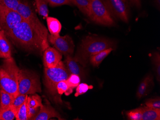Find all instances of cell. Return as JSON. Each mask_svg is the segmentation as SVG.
I'll return each mask as SVG.
<instances>
[{
    "instance_id": "6da1fadb",
    "label": "cell",
    "mask_w": 160,
    "mask_h": 120,
    "mask_svg": "<svg viewBox=\"0 0 160 120\" xmlns=\"http://www.w3.org/2000/svg\"><path fill=\"white\" fill-rule=\"evenodd\" d=\"M5 35L14 43L27 51L41 53L49 47L30 24L24 20Z\"/></svg>"
},
{
    "instance_id": "7a4b0ae2",
    "label": "cell",
    "mask_w": 160,
    "mask_h": 120,
    "mask_svg": "<svg viewBox=\"0 0 160 120\" xmlns=\"http://www.w3.org/2000/svg\"><path fill=\"white\" fill-rule=\"evenodd\" d=\"M115 46V42L110 39L97 36H86L82 41L74 56L85 67L92 55Z\"/></svg>"
},
{
    "instance_id": "3957f363",
    "label": "cell",
    "mask_w": 160,
    "mask_h": 120,
    "mask_svg": "<svg viewBox=\"0 0 160 120\" xmlns=\"http://www.w3.org/2000/svg\"><path fill=\"white\" fill-rule=\"evenodd\" d=\"M19 68L11 57L4 59L0 66V89L17 96L18 94V78Z\"/></svg>"
},
{
    "instance_id": "277c9868",
    "label": "cell",
    "mask_w": 160,
    "mask_h": 120,
    "mask_svg": "<svg viewBox=\"0 0 160 120\" xmlns=\"http://www.w3.org/2000/svg\"><path fill=\"white\" fill-rule=\"evenodd\" d=\"M88 17L93 22L103 26H114L113 16L106 0H89Z\"/></svg>"
},
{
    "instance_id": "5b68a950",
    "label": "cell",
    "mask_w": 160,
    "mask_h": 120,
    "mask_svg": "<svg viewBox=\"0 0 160 120\" xmlns=\"http://www.w3.org/2000/svg\"><path fill=\"white\" fill-rule=\"evenodd\" d=\"M18 13L24 20L26 21L37 32L45 44L49 46L48 31L46 27L41 23L31 5L24 0L19 3L17 10Z\"/></svg>"
},
{
    "instance_id": "8992f818",
    "label": "cell",
    "mask_w": 160,
    "mask_h": 120,
    "mask_svg": "<svg viewBox=\"0 0 160 120\" xmlns=\"http://www.w3.org/2000/svg\"><path fill=\"white\" fill-rule=\"evenodd\" d=\"M70 75L71 73L62 61L55 67L45 68V82L49 94L55 95L57 94L56 86L58 83L67 80Z\"/></svg>"
},
{
    "instance_id": "52a82bcc",
    "label": "cell",
    "mask_w": 160,
    "mask_h": 120,
    "mask_svg": "<svg viewBox=\"0 0 160 120\" xmlns=\"http://www.w3.org/2000/svg\"><path fill=\"white\" fill-rule=\"evenodd\" d=\"M41 92V85L38 76L28 70L20 69L18 78L19 94L29 95Z\"/></svg>"
},
{
    "instance_id": "ba28073f",
    "label": "cell",
    "mask_w": 160,
    "mask_h": 120,
    "mask_svg": "<svg viewBox=\"0 0 160 120\" xmlns=\"http://www.w3.org/2000/svg\"><path fill=\"white\" fill-rule=\"evenodd\" d=\"M24 20L16 10L0 5V29L5 34L14 28Z\"/></svg>"
},
{
    "instance_id": "9c48e42d",
    "label": "cell",
    "mask_w": 160,
    "mask_h": 120,
    "mask_svg": "<svg viewBox=\"0 0 160 120\" xmlns=\"http://www.w3.org/2000/svg\"><path fill=\"white\" fill-rule=\"evenodd\" d=\"M48 41L55 48L65 57L73 55L75 46L73 40L68 35L60 36V35L58 36L49 35L48 36Z\"/></svg>"
},
{
    "instance_id": "30bf717a",
    "label": "cell",
    "mask_w": 160,
    "mask_h": 120,
    "mask_svg": "<svg viewBox=\"0 0 160 120\" xmlns=\"http://www.w3.org/2000/svg\"><path fill=\"white\" fill-rule=\"evenodd\" d=\"M113 17L128 22L129 17V6L125 0H106Z\"/></svg>"
},
{
    "instance_id": "8fae6325",
    "label": "cell",
    "mask_w": 160,
    "mask_h": 120,
    "mask_svg": "<svg viewBox=\"0 0 160 120\" xmlns=\"http://www.w3.org/2000/svg\"><path fill=\"white\" fill-rule=\"evenodd\" d=\"M62 55L54 47H48L45 50L43 54V64L45 68L55 67L62 61Z\"/></svg>"
},
{
    "instance_id": "7c38bea8",
    "label": "cell",
    "mask_w": 160,
    "mask_h": 120,
    "mask_svg": "<svg viewBox=\"0 0 160 120\" xmlns=\"http://www.w3.org/2000/svg\"><path fill=\"white\" fill-rule=\"evenodd\" d=\"M65 63L71 74H75L80 77H84L85 74L84 68L85 67L81 63L75 56L72 55L66 56Z\"/></svg>"
},
{
    "instance_id": "4fadbf2b",
    "label": "cell",
    "mask_w": 160,
    "mask_h": 120,
    "mask_svg": "<svg viewBox=\"0 0 160 120\" xmlns=\"http://www.w3.org/2000/svg\"><path fill=\"white\" fill-rule=\"evenodd\" d=\"M52 118H57L59 120H62L59 113L51 106L49 104L42 105L40 107L38 113L32 120H48Z\"/></svg>"
},
{
    "instance_id": "5bb4252c",
    "label": "cell",
    "mask_w": 160,
    "mask_h": 120,
    "mask_svg": "<svg viewBox=\"0 0 160 120\" xmlns=\"http://www.w3.org/2000/svg\"><path fill=\"white\" fill-rule=\"evenodd\" d=\"M154 85L153 77L151 75L146 76L140 83L137 92V97L138 98H141L147 95Z\"/></svg>"
},
{
    "instance_id": "9a60e30c",
    "label": "cell",
    "mask_w": 160,
    "mask_h": 120,
    "mask_svg": "<svg viewBox=\"0 0 160 120\" xmlns=\"http://www.w3.org/2000/svg\"><path fill=\"white\" fill-rule=\"evenodd\" d=\"M12 56V47L4 31L0 30V58L8 59Z\"/></svg>"
},
{
    "instance_id": "2e32d148",
    "label": "cell",
    "mask_w": 160,
    "mask_h": 120,
    "mask_svg": "<svg viewBox=\"0 0 160 120\" xmlns=\"http://www.w3.org/2000/svg\"><path fill=\"white\" fill-rule=\"evenodd\" d=\"M142 120H160V109L150 107H141Z\"/></svg>"
},
{
    "instance_id": "e0dca14e",
    "label": "cell",
    "mask_w": 160,
    "mask_h": 120,
    "mask_svg": "<svg viewBox=\"0 0 160 120\" xmlns=\"http://www.w3.org/2000/svg\"><path fill=\"white\" fill-rule=\"evenodd\" d=\"M48 27L50 35L58 36L60 35L62 26L59 20L52 17H48L46 18Z\"/></svg>"
},
{
    "instance_id": "ac0fdd59",
    "label": "cell",
    "mask_w": 160,
    "mask_h": 120,
    "mask_svg": "<svg viewBox=\"0 0 160 120\" xmlns=\"http://www.w3.org/2000/svg\"><path fill=\"white\" fill-rule=\"evenodd\" d=\"M113 50V48H109L92 55L89 59L91 63L94 67H98Z\"/></svg>"
},
{
    "instance_id": "d6986e66",
    "label": "cell",
    "mask_w": 160,
    "mask_h": 120,
    "mask_svg": "<svg viewBox=\"0 0 160 120\" xmlns=\"http://www.w3.org/2000/svg\"><path fill=\"white\" fill-rule=\"evenodd\" d=\"M14 98V97L11 94L0 89V110L10 107Z\"/></svg>"
},
{
    "instance_id": "ffe728a7",
    "label": "cell",
    "mask_w": 160,
    "mask_h": 120,
    "mask_svg": "<svg viewBox=\"0 0 160 120\" xmlns=\"http://www.w3.org/2000/svg\"><path fill=\"white\" fill-rule=\"evenodd\" d=\"M35 2L39 15L47 18L48 16V0H35Z\"/></svg>"
},
{
    "instance_id": "44dd1931",
    "label": "cell",
    "mask_w": 160,
    "mask_h": 120,
    "mask_svg": "<svg viewBox=\"0 0 160 120\" xmlns=\"http://www.w3.org/2000/svg\"><path fill=\"white\" fill-rule=\"evenodd\" d=\"M17 111L11 105L10 107L0 110V120H13L16 118Z\"/></svg>"
},
{
    "instance_id": "7402d4cb",
    "label": "cell",
    "mask_w": 160,
    "mask_h": 120,
    "mask_svg": "<svg viewBox=\"0 0 160 120\" xmlns=\"http://www.w3.org/2000/svg\"><path fill=\"white\" fill-rule=\"evenodd\" d=\"M27 103L28 107L31 108H40L43 105L40 97L35 94L28 96L27 98Z\"/></svg>"
},
{
    "instance_id": "603a6c76",
    "label": "cell",
    "mask_w": 160,
    "mask_h": 120,
    "mask_svg": "<svg viewBox=\"0 0 160 120\" xmlns=\"http://www.w3.org/2000/svg\"><path fill=\"white\" fill-rule=\"evenodd\" d=\"M73 89L70 87L66 80L60 81L57 85V92L61 95L63 94L66 96L70 95L73 92Z\"/></svg>"
},
{
    "instance_id": "cb8c5ba5",
    "label": "cell",
    "mask_w": 160,
    "mask_h": 120,
    "mask_svg": "<svg viewBox=\"0 0 160 120\" xmlns=\"http://www.w3.org/2000/svg\"><path fill=\"white\" fill-rule=\"evenodd\" d=\"M16 119L17 120H28V107L27 100L17 110Z\"/></svg>"
},
{
    "instance_id": "d4e9b609",
    "label": "cell",
    "mask_w": 160,
    "mask_h": 120,
    "mask_svg": "<svg viewBox=\"0 0 160 120\" xmlns=\"http://www.w3.org/2000/svg\"><path fill=\"white\" fill-rule=\"evenodd\" d=\"M28 96V95L19 94L13 98L12 103V106L17 111L21 106L26 102Z\"/></svg>"
},
{
    "instance_id": "484cf974",
    "label": "cell",
    "mask_w": 160,
    "mask_h": 120,
    "mask_svg": "<svg viewBox=\"0 0 160 120\" xmlns=\"http://www.w3.org/2000/svg\"><path fill=\"white\" fill-rule=\"evenodd\" d=\"M75 1L76 2V6L79 10L85 16L88 17L89 7V0H75Z\"/></svg>"
},
{
    "instance_id": "4316f807",
    "label": "cell",
    "mask_w": 160,
    "mask_h": 120,
    "mask_svg": "<svg viewBox=\"0 0 160 120\" xmlns=\"http://www.w3.org/2000/svg\"><path fill=\"white\" fill-rule=\"evenodd\" d=\"M22 0H0V5L10 9L16 10Z\"/></svg>"
},
{
    "instance_id": "83f0119b",
    "label": "cell",
    "mask_w": 160,
    "mask_h": 120,
    "mask_svg": "<svg viewBox=\"0 0 160 120\" xmlns=\"http://www.w3.org/2000/svg\"><path fill=\"white\" fill-rule=\"evenodd\" d=\"M152 60L154 65L155 72H156V78L158 81L160 80V55L158 52H155L153 54L152 57Z\"/></svg>"
},
{
    "instance_id": "f1b7e54d",
    "label": "cell",
    "mask_w": 160,
    "mask_h": 120,
    "mask_svg": "<svg viewBox=\"0 0 160 120\" xmlns=\"http://www.w3.org/2000/svg\"><path fill=\"white\" fill-rule=\"evenodd\" d=\"M48 4L52 7L63 5H73L76 6V2L75 0H48Z\"/></svg>"
},
{
    "instance_id": "f546056e",
    "label": "cell",
    "mask_w": 160,
    "mask_h": 120,
    "mask_svg": "<svg viewBox=\"0 0 160 120\" xmlns=\"http://www.w3.org/2000/svg\"><path fill=\"white\" fill-rule=\"evenodd\" d=\"M127 116L129 120H142L141 107L127 112Z\"/></svg>"
},
{
    "instance_id": "4dcf8cb0",
    "label": "cell",
    "mask_w": 160,
    "mask_h": 120,
    "mask_svg": "<svg viewBox=\"0 0 160 120\" xmlns=\"http://www.w3.org/2000/svg\"><path fill=\"white\" fill-rule=\"evenodd\" d=\"M69 86L71 88L73 89L77 87L81 82L80 77L75 74H71L66 80Z\"/></svg>"
},
{
    "instance_id": "1f68e13d",
    "label": "cell",
    "mask_w": 160,
    "mask_h": 120,
    "mask_svg": "<svg viewBox=\"0 0 160 120\" xmlns=\"http://www.w3.org/2000/svg\"><path fill=\"white\" fill-rule=\"evenodd\" d=\"M92 86H89L86 83H81L79 84L76 89V93L75 94V97H78L85 94L89 89H91Z\"/></svg>"
},
{
    "instance_id": "d6a6232c",
    "label": "cell",
    "mask_w": 160,
    "mask_h": 120,
    "mask_svg": "<svg viewBox=\"0 0 160 120\" xmlns=\"http://www.w3.org/2000/svg\"><path fill=\"white\" fill-rule=\"evenodd\" d=\"M146 106L154 109H160V99L159 98H151L145 103Z\"/></svg>"
},
{
    "instance_id": "836d02e7",
    "label": "cell",
    "mask_w": 160,
    "mask_h": 120,
    "mask_svg": "<svg viewBox=\"0 0 160 120\" xmlns=\"http://www.w3.org/2000/svg\"><path fill=\"white\" fill-rule=\"evenodd\" d=\"M40 108H31L28 107V116L29 120H32L38 113Z\"/></svg>"
},
{
    "instance_id": "e575fe53",
    "label": "cell",
    "mask_w": 160,
    "mask_h": 120,
    "mask_svg": "<svg viewBox=\"0 0 160 120\" xmlns=\"http://www.w3.org/2000/svg\"><path fill=\"white\" fill-rule=\"evenodd\" d=\"M130 6L135 7L138 9L141 7V0H125Z\"/></svg>"
},
{
    "instance_id": "d590c367",
    "label": "cell",
    "mask_w": 160,
    "mask_h": 120,
    "mask_svg": "<svg viewBox=\"0 0 160 120\" xmlns=\"http://www.w3.org/2000/svg\"><path fill=\"white\" fill-rule=\"evenodd\" d=\"M154 1L157 7L159 9L160 8V0H154Z\"/></svg>"
},
{
    "instance_id": "8d00e7d4",
    "label": "cell",
    "mask_w": 160,
    "mask_h": 120,
    "mask_svg": "<svg viewBox=\"0 0 160 120\" xmlns=\"http://www.w3.org/2000/svg\"><path fill=\"white\" fill-rule=\"evenodd\" d=\"M0 30H1V29H0Z\"/></svg>"
}]
</instances>
